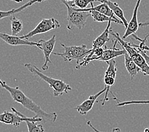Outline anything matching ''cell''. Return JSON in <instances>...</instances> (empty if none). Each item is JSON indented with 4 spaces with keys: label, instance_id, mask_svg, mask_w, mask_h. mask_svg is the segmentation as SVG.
<instances>
[{
    "label": "cell",
    "instance_id": "17",
    "mask_svg": "<svg viewBox=\"0 0 149 132\" xmlns=\"http://www.w3.org/2000/svg\"><path fill=\"white\" fill-rule=\"evenodd\" d=\"M124 64L127 73L130 75L131 79H133L137 74L141 71L140 69L131 59V57L128 55L127 53L124 55Z\"/></svg>",
    "mask_w": 149,
    "mask_h": 132
},
{
    "label": "cell",
    "instance_id": "7",
    "mask_svg": "<svg viewBox=\"0 0 149 132\" xmlns=\"http://www.w3.org/2000/svg\"><path fill=\"white\" fill-rule=\"evenodd\" d=\"M61 27L58 20L54 18L43 19L35 28L29 31L28 34L20 37L21 39L29 40L30 38L40 34L48 32L50 30L59 29Z\"/></svg>",
    "mask_w": 149,
    "mask_h": 132
},
{
    "label": "cell",
    "instance_id": "4",
    "mask_svg": "<svg viewBox=\"0 0 149 132\" xmlns=\"http://www.w3.org/2000/svg\"><path fill=\"white\" fill-rule=\"evenodd\" d=\"M62 3L66 6L67 9V29L72 30L74 29L81 30L85 27L88 18L91 16L89 12H82L71 6L64 0H61Z\"/></svg>",
    "mask_w": 149,
    "mask_h": 132
},
{
    "label": "cell",
    "instance_id": "19",
    "mask_svg": "<svg viewBox=\"0 0 149 132\" xmlns=\"http://www.w3.org/2000/svg\"><path fill=\"white\" fill-rule=\"evenodd\" d=\"M12 35L17 36L23 29V22L21 20L13 15L10 17Z\"/></svg>",
    "mask_w": 149,
    "mask_h": 132
},
{
    "label": "cell",
    "instance_id": "23",
    "mask_svg": "<svg viewBox=\"0 0 149 132\" xmlns=\"http://www.w3.org/2000/svg\"><path fill=\"white\" fill-rule=\"evenodd\" d=\"M149 26V21H147V22H142V23H139V27H144V26ZM133 38L136 39V40H138L140 41V43H146L147 42V38L149 37V32L147 34V35L145 36V38L143 39H141V38H139L138 37H137L135 35H133Z\"/></svg>",
    "mask_w": 149,
    "mask_h": 132
},
{
    "label": "cell",
    "instance_id": "15",
    "mask_svg": "<svg viewBox=\"0 0 149 132\" xmlns=\"http://www.w3.org/2000/svg\"><path fill=\"white\" fill-rule=\"evenodd\" d=\"M97 1L101 3H104L107 4L109 7L111 9L113 12L114 13L115 15H116L117 18L119 19L122 22L124 23V26L126 28V29L127 28L128 26V22L127 19H126L124 16V13L123 10L120 7L119 5L116 2H112L110 0H97Z\"/></svg>",
    "mask_w": 149,
    "mask_h": 132
},
{
    "label": "cell",
    "instance_id": "26",
    "mask_svg": "<svg viewBox=\"0 0 149 132\" xmlns=\"http://www.w3.org/2000/svg\"><path fill=\"white\" fill-rule=\"evenodd\" d=\"M138 50L139 51V52L141 53V55L143 57V58L145 59L147 64H148V66H149V56L147 55V53H146V52H145V51L141 50Z\"/></svg>",
    "mask_w": 149,
    "mask_h": 132
},
{
    "label": "cell",
    "instance_id": "28",
    "mask_svg": "<svg viewBox=\"0 0 149 132\" xmlns=\"http://www.w3.org/2000/svg\"><path fill=\"white\" fill-rule=\"evenodd\" d=\"M144 132H149V128H146L144 130Z\"/></svg>",
    "mask_w": 149,
    "mask_h": 132
},
{
    "label": "cell",
    "instance_id": "8",
    "mask_svg": "<svg viewBox=\"0 0 149 132\" xmlns=\"http://www.w3.org/2000/svg\"><path fill=\"white\" fill-rule=\"evenodd\" d=\"M40 43V47L45 57V62L42 66V69L43 71H46L49 69V64L51 63L50 59V55L53 53V50L56 43V36L54 35L51 38L48 40L40 39L38 41Z\"/></svg>",
    "mask_w": 149,
    "mask_h": 132
},
{
    "label": "cell",
    "instance_id": "29",
    "mask_svg": "<svg viewBox=\"0 0 149 132\" xmlns=\"http://www.w3.org/2000/svg\"><path fill=\"white\" fill-rule=\"evenodd\" d=\"M47 1V0H42V1ZM66 1H72L73 0H64ZM96 1H97V0H96Z\"/></svg>",
    "mask_w": 149,
    "mask_h": 132
},
{
    "label": "cell",
    "instance_id": "25",
    "mask_svg": "<svg viewBox=\"0 0 149 132\" xmlns=\"http://www.w3.org/2000/svg\"><path fill=\"white\" fill-rule=\"evenodd\" d=\"M131 45L133 46L134 48H136L138 50H144V51H148L149 52V46H147L145 43H140L139 45H136V44H133L131 43Z\"/></svg>",
    "mask_w": 149,
    "mask_h": 132
},
{
    "label": "cell",
    "instance_id": "10",
    "mask_svg": "<svg viewBox=\"0 0 149 132\" xmlns=\"http://www.w3.org/2000/svg\"><path fill=\"white\" fill-rule=\"evenodd\" d=\"M107 91V87L105 86L104 88L96 94L92 95L89 97V98L86 100H84L82 103H81L79 106H77L75 107V109L78 111L80 114L81 115H86L89 112L93 109L94 103L96 102V100L99 98L101 95L105 93Z\"/></svg>",
    "mask_w": 149,
    "mask_h": 132
},
{
    "label": "cell",
    "instance_id": "24",
    "mask_svg": "<svg viewBox=\"0 0 149 132\" xmlns=\"http://www.w3.org/2000/svg\"><path fill=\"white\" fill-rule=\"evenodd\" d=\"M87 124L91 128V129H92L94 131H95V132H106V131H100V130H98L97 129H96V128L93 126V124L91 123V121H87ZM111 132H122V131H121V130H120L119 128H114L112 130V131H111Z\"/></svg>",
    "mask_w": 149,
    "mask_h": 132
},
{
    "label": "cell",
    "instance_id": "22",
    "mask_svg": "<svg viewBox=\"0 0 149 132\" xmlns=\"http://www.w3.org/2000/svg\"><path fill=\"white\" fill-rule=\"evenodd\" d=\"M132 104H149L148 100H131V101H125V102H120L117 104V107H123L127 105Z\"/></svg>",
    "mask_w": 149,
    "mask_h": 132
},
{
    "label": "cell",
    "instance_id": "9",
    "mask_svg": "<svg viewBox=\"0 0 149 132\" xmlns=\"http://www.w3.org/2000/svg\"><path fill=\"white\" fill-rule=\"evenodd\" d=\"M0 39L4 41L5 43L11 46L26 45L36 47V48L39 49H41V47H40V43L38 42L30 41L29 40L23 39L20 38V37L10 35L6 33L0 32Z\"/></svg>",
    "mask_w": 149,
    "mask_h": 132
},
{
    "label": "cell",
    "instance_id": "18",
    "mask_svg": "<svg viewBox=\"0 0 149 132\" xmlns=\"http://www.w3.org/2000/svg\"><path fill=\"white\" fill-rule=\"evenodd\" d=\"M89 12L91 13V16L92 17L94 21L97 22H109L111 21L112 22H114L116 23H117V24H120V25H123L124 24L122 22H118L117 20L115 19L110 18L109 17H108L105 15L103 14V13L98 12L97 11H95V10H91Z\"/></svg>",
    "mask_w": 149,
    "mask_h": 132
},
{
    "label": "cell",
    "instance_id": "5",
    "mask_svg": "<svg viewBox=\"0 0 149 132\" xmlns=\"http://www.w3.org/2000/svg\"><path fill=\"white\" fill-rule=\"evenodd\" d=\"M64 51L63 53L54 52L53 55L61 57L65 62L77 61V65L80 64L91 52V49H88L86 45L80 46H66L63 43L61 44Z\"/></svg>",
    "mask_w": 149,
    "mask_h": 132
},
{
    "label": "cell",
    "instance_id": "3",
    "mask_svg": "<svg viewBox=\"0 0 149 132\" xmlns=\"http://www.w3.org/2000/svg\"><path fill=\"white\" fill-rule=\"evenodd\" d=\"M110 34L113 36V38L117 40L118 43L120 44L123 48L126 50L128 55H130L134 62L136 64V65L140 69L141 71L145 76H149V66L147 64L143 57L141 55L139 51L131 45V43H128L120 38L119 34L118 32H115L112 29H110Z\"/></svg>",
    "mask_w": 149,
    "mask_h": 132
},
{
    "label": "cell",
    "instance_id": "13",
    "mask_svg": "<svg viewBox=\"0 0 149 132\" xmlns=\"http://www.w3.org/2000/svg\"><path fill=\"white\" fill-rule=\"evenodd\" d=\"M77 9L80 10V11H82V12H89V11H91V10H95V11H97L98 12L103 13V14L109 17H110V18H112V19H115L116 20H117V21L122 22L123 23V22H122L120 19L117 18V17L115 15L114 13L113 12L112 10H111V9L109 7V6L104 3H101V4L97 5L96 6H94L93 3H91V8H86V9H79V8H77Z\"/></svg>",
    "mask_w": 149,
    "mask_h": 132
},
{
    "label": "cell",
    "instance_id": "1",
    "mask_svg": "<svg viewBox=\"0 0 149 132\" xmlns=\"http://www.w3.org/2000/svg\"><path fill=\"white\" fill-rule=\"evenodd\" d=\"M0 86L4 88L11 95L13 101L16 102L25 107L26 109L33 112L36 117L42 118L43 123L47 122H55L57 120V114L56 113H47L42 109L39 105L30 99L19 88L18 86L12 87L9 86L5 81L0 79Z\"/></svg>",
    "mask_w": 149,
    "mask_h": 132
},
{
    "label": "cell",
    "instance_id": "14",
    "mask_svg": "<svg viewBox=\"0 0 149 132\" xmlns=\"http://www.w3.org/2000/svg\"><path fill=\"white\" fill-rule=\"evenodd\" d=\"M111 21L108 22V24L106 27L105 29L103 30V32L101 35L97 36V38L93 41V48L92 50H94L97 48H101L105 46L106 43L110 40L109 38V34L110 31V26Z\"/></svg>",
    "mask_w": 149,
    "mask_h": 132
},
{
    "label": "cell",
    "instance_id": "20",
    "mask_svg": "<svg viewBox=\"0 0 149 132\" xmlns=\"http://www.w3.org/2000/svg\"><path fill=\"white\" fill-rule=\"evenodd\" d=\"M25 123L27 125L28 132H45V129L42 124H38V122L26 121Z\"/></svg>",
    "mask_w": 149,
    "mask_h": 132
},
{
    "label": "cell",
    "instance_id": "2",
    "mask_svg": "<svg viewBox=\"0 0 149 132\" xmlns=\"http://www.w3.org/2000/svg\"><path fill=\"white\" fill-rule=\"evenodd\" d=\"M24 66L34 75L36 76L40 79L48 83L49 86L53 89L54 95L55 97L61 96L64 93H68L70 91L72 90V87L68 84L66 83L63 80L53 78V77L45 75L37 67V66L33 65L32 64L26 63L24 64Z\"/></svg>",
    "mask_w": 149,
    "mask_h": 132
},
{
    "label": "cell",
    "instance_id": "11",
    "mask_svg": "<svg viewBox=\"0 0 149 132\" xmlns=\"http://www.w3.org/2000/svg\"><path fill=\"white\" fill-rule=\"evenodd\" d=\"M118 43L117 40L115 39L113 41V46L112 48H108L105 45L104 46V52L103 55L97 59V60L104 61V62H107L111 60H113L115 58H117L118 57L121 55H124L125 54L127 53L126 50L123 48L122 50L118 49L116 48L117 43Z\"/></svg>",
    "mask_w": 149,
    "mask_h": 132
},
{
    "label": "cell",
    "instance_id": "12",
    "mask_svg": "<svg viewBox=\"0 0 149 132\" xmlns=\"http://www.w3.org/2000/svg\"><path fill=\"white\" fill-rule=\"evenodd\" d=\"M141 0H138L136 5L134 6V8L133 10V13L132 18L130 20V22L128 23L127 28L126 29V31H125L124 35L123 37V39H124L127 38L131 35H134L136 32L138 30L139 27V23L138 22V12L139 7H140V3Z\"/></svg>",
    "mask_w": 149,
    "mask_h": 132
},
{
    "label": "cell",
    "instance_id": "21",
    "mask_svg": "<svg viewBox=\"0 0 149 132\" xmlns=\"http://www.w3.org/2000/svg\"><path fill=\"white\" fill-rule=\"evenodd\" d=\"M96 0H74L73 3L69 2L68 4L73 7H78L79 9H86L89 4L96 1Z\"/></svg>",
    "mask_w": 149,
    "mask_h": 132
},
{
    "label": "cell",
    "instance_id": "27",
    "mask_svg": "<svg viewBox=\"0 0 149 132\" xmlns=\"http://www.w3.org/2000/svg\"><path fill=\"white\" fill-rule=\"evenodd\" d=\"M10 1H14L15 3H21V2H22V0H10Z\"/></svg>",
    "mask_w": 149,
    "mask_h": 132
},
{
    "label": "cell",
    "instance_id": "6",
    "mask_svg": "<svg viewBox=\"0 0 149 132\" xmlns=\"http://www.w3.org/2000/svg\"><path fill=\"white\" fill-rule=\"evenodd\" d=\"M11 110L12 111H5L0 114V123L12 125L15 127H18L22 123L26 121L43 122L42 118L36 116L31 117L26 116L24 114L17 110L14 107H12Z\"/></svg>",
    "mask_w": 149,
    "mask_h": 132
},
{
    "label": "cell",
    "instance_id": "16",
    "mask_svg": "<svg viewBox=\"0 0 149 132\" xmlns=\"http://www.w3.org/2000/svg\"><path fill=\"white\" fill-rule=\"evenodd\" d=\"M40 2H42V0H30L28 3H26V4L20 6L19 8H13L10 10H8V11H2V10H0V20L6 17H11L15 15L17 13H20L24 11V10H25V9L32 6L33 4H35V3Z\"/></svg>",
    "mask_w": 149,
    "mask_h": 132
}]
</instances>
